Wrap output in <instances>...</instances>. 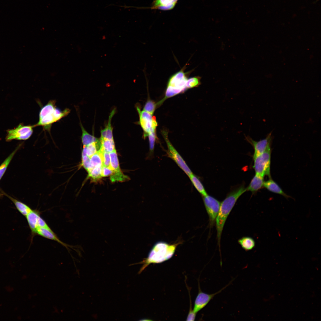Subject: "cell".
<instances>
[{"mask_svg": "<svg viewBox=\"0 0 321 321\" xmlns=\"http://www.w3.org/2000/svg\"><path fill=\"white\" fill-rule=\"evenodd\" d=\"M179 243L169 244L163 241L156 243L150 251L147 258L142 261L133 264H143L138 273H140L152 263L162 262L170 259L174 255Z\"/></svg>", "mask_w": 321, "mask_h": 321, "instance_id": "cell-1", "label": "cell"}, {"mask_svg": "<svg viewBox=\"0 0 321 321\" xmlns=\"http://www.w3.org/2000/svg\"><path fill=\"white\" fill-rule=\"evenodd\" d=\"M247 191L242 185L230 193L220 204L216 218V227L218 243L220 246L223 229L227 218L239 198Z\"/></svg>", "mask_w": 321, "mask_h": 321, "instance_id": "cell-2", "label": "cell"}, {"mask_svg": "<svg viewBox=\"0 0 321 321\" xmlns=\"http://www.w3.org/2000/svg\"><path fill=\"white\" fill-rule=\"evenodd\" d=\"M55 100H50L40 109L38 122L33 125L34 127L42 126L45 129L49 130L53 123L66 116L70 112V110L66 108L62 111L56 107Z\"/></svg>", "mask_w": 321, "mask_h": 321, "instance_id": "cell-3", "label": "cell"}, {"mask_svg": "<svg viewBox=\"0 0 321 321\" xmlns=\"http://www.w3.org/2000/svg\"><path fill=\"white\" fill-rule=\"evenodd\" d=\"M188 78L182 70L172 75L168 81L164 98L158 102L161 105L166 99L180 93H183L187 89L186 83Z\"/></svg>", "mask_w": 321, "mask_h": 321, "instance_id": "cell-4", "label": "cell"}, {"mask_svg": "<svg viewBox=\"0 0 321 321\" xmlns=\"http://www.w3.org/2000/svg\"><path fill=\"white\" fill-rule=\"evenodd\" d=\"M271 153V148H270L253 158V168L256 174L263 177L266 175L270 178Z\"/></svg>", "mask_w": 321, "mask_h": 321, "instance_id": "cell-5", "label": "cell"}, {"mask_svg": "<svg viewBox=\"0 0 321 321\" xmlns=\"http://www.w3.org/2000/svg\"><path fill=\"white\" fill-rule=\"evenodd\" d=\"M162 134L167 146L168 149L166 152L167 155L172 159L178 166L189 177L193 173L191 171L184 159L169 140L167 132L164 130L163 131Z\"/></svg>", "mask_w": 321, "mask_h": 321, "instance_id": "cell-6", "label": "cell"}, {"mask_svg": "<svg viewBox=\"0 0 321 321\" xmlns=\"http://www.w3.org/2000/svg\"><path fill=\"white\" fill-rule=\"evenodd\" d=\"M34 125H24L22 124H19L15 128L8 129L7 131L5 140L10 141L13 139L26 140L29 139L33 133Z\"/></svg>", "mask_w": 321, "mask_h": 321, "instance_id": "cell-7", "label": "cell"}, {"mask_svg": "<svg viewBox=\"0 0 321 321\" xmlns=\"http://www.w3.org/2000/svg\"><path fill=\"white\" fill-rule=\"evenodd\" d=\"M109 154L110 168L113 171V174L110 176V180L111 182H122L129 180V177L124 174L120 169L116 150L109 153Z\"/></svg>", "mask_w": 321, "mask_h": 321, "instance_id": "cell-8", "label": "cell"}, {"mask_svg": "<svg viewBox=\"0 0 321 321\" xmlns=\"http://www.w3.org/2000/svg\"><path fill=\"white\" fill-rule=\"evenodd\" d=\"M203 199L210 222L212 224L216 219L221 203L217 199L208 195L203 196Z\"/></svg>", "mask_w": 321, "mask_h": 321, "instance_id": "cell-9", "label": "cell"}, {"mask_svg": "<svg viewBox=\"0 0 321 321\" xmlns=\"http://www.w3.org/2000/svg\"><path fill=\"white\" fill-rule=\"evenodd\" d=\"M232 282V281L224 287L217 292L212 294H207L202 291L199 285V292L195 301L193 310V312L196 314L198 311L203 309L208 304L214 296L220 293L222 290L225 289L231 284Z\"/></svg>", "mask_w": 321, "mask_h": 321, "instance_id": "cell-10", "label": "cell"}, {"mask_svg": "<svg viewBox=\"0 0 321 321\" xmlns=\"http://www.w3.org/2000/svg\"><path fill=\"white\" fill-rule=\"evenodd\" d=\"M246 138L254 148L253 158L271 148L272 140V132L269 133L265 139L258 141H254L249 136L246 137Z\"/></svg>", "mask_w": 321, "mask_h": 321, "instance_id": "cell-11", "label": "cell"}, {"mask_svg": "<svg viewBox=\"0 0 321 321\" xmlns=\"http://www.w3.org/2000/svg\"><path fill=\"white\" fill-rule=\"evenodd\" d=\"M136 107L139 115V124L144 131L143 136L146 138L152 130L153 116L147 111L143 110L141 111L139 107Z\"/></svg>", "mask_w": 321, "mask_h": 321, "instance_id": "cell-12", "label": "cell"}, {"mask_svg": "<svg viewBox=\"0 0 321 321\" xmlns=\"http://www.w3.org/2000/svg\"><path fill=\"white\" fill-rule=\"evenodd\" d=\"M178 0H155L152 3L151 8L167 10L173 9Z\"/></svg>", "mask_w": 321, "mask_h": 321, "instance_id": "cell-13", "label": "cell"}, {"mask_svg": "<svg viewBox=\"0 0 321 321\" xmlns=\"http://www.w3.org/2000/svg\"><path fill=\"white\" fill-rule=\"evenodd\" d=\"M36 234L45 238L56 241L64 246L67 247V246L60 240L49 227L38 228L36 231Z\"/></svg>", "mask_w": 321, "mask_h": 321, "instance_id": "cell-14", "label": "cell"}, {"mask_svg": "<svg viewBox=\"0 0 321 321\" xmlns=\"http://www.w3.org/2000/svg\"><path fill=\"white\" fill-rule=\"evenodd\" d=\"M40 216L38 211L33 210L26 216L29 226L33 235L36 234V231L38 228V219Z\"/></svg>", "mask_w": 321, "mask_h": 321, "instance_id": "cell-15", "label": "cell"}, {"mask_svg": "<svg viewBox=\"0 0 321 321\" xmlns=\"http://www.w3.org/2000/svg\"><path fill=\"white\" fill-rule=\"evenodd\" d=\"M115 109H113L110 113L106 126L100 132V138L114 140L113 135V128L111 124L112 118L115 113Z\"/></svg>", "mask_w": 321, "mask_h": 321, "instance_id": "cell-16", "label": "cell"}, {"mask_svg": "<svg viewBox=\"0 0 321 321\" xmlns=\"http://www.w3.org/2000/svg\"><path fill=\"white\" fill-rule=\"evenodd\" d=\"M263 187L269 191L281 195L286 198L290 197L285 193L279 185L270 178L264 182Z\"/></svg>", "mask_w": 321, "mask_h": 321, "instance_id": "cell-17", "label": "cell"}, {"mask_svg": "<svg viewBox=\"0 0 321 321\" xmlns=\"http://www.w3.org/2000/svg\"><path fill=\"white\" fill-rule=\"evenodd\" d=\"M264 182L263 177L255 174L246 188L247 190L253 193L256 192L263 187Z\"/></svg>", "mask_w": 321, "mask_h": 321, "instance_id": "cell-18", "label": "cell"}, {"mask_svg": "<svg viewBox=\"0 0 321 321\" xmlns=\"http://www.w3.org/2000/svg\"><path fill=\"white\" fill-rule=\"evenodd\" d=\"M15 204L18 210L23 215L26 216L32 210L26 204L4 193Z\"/></svg>", "mask_w": 321, "mask_h": 321, "instance_id": "cell-19", "label": "cell"}, {"mask_svg": "<svg viewBox=\"0 0 321 321\" xmlns=\"http://www.w3.org/2000/svg\"><path fill=\"white\" fill-rule=\"evenodd\" d=\"M82 130L81 139L83 146H86L93 142H97L100 141V139H97L89 133L84 129L82 125L81 124Z\"/></svg>", "mask_w": 321, "mask_h": 321, "instance_id": "cell-20", "label": "cell"}, {"mask_svg": "<svg viewBox=\"0 0 321 321\" xmlns=\"http://www.w3.org/2000/svg\"><path fill=\"white\" fill-rule=\"evenodd\" d=\"M238 242L242 247L246 251L252 250L255 246L254 239L250 237H243L238 240Z\"/></svg>", "mask_w": 321, "mask_h": 321, "instance_id": "cell-21", "label": "cell"}, {"mask_svg": "<svg viewBox=\"0 0 321 321\" xmlns=\"http://www.w3.org/2000/svg\"><path fill=\"white\" fill-rule=\"evenodd\" d=\"M189 177L193 186L203 196L208 195L201 181L196 176L192 173Z\"/></svg>", "mask_w": 321, "mask_h": 321, "instance_id": "cell-22", "label": "cell"}, {"mask_svg": "<svg viewBox=\"0 0 321 321\" xmlns=\"http://www.w3.org/2000/svg\"><path fill=\"white\" fill-rule=\"evenodd\" d=\"M100 150L109 153L116 150L114 140L100 138Z\"/></svg>", "mask_w": 321, "mask_h": 321, "instance_id": "cell-23", "label": "cell"}, {"mask_svg": "<svg viewBox=\"0 0 321 321\" xmlns=\"http://www.w3.org/2000/svg\"><path fill=\"white\" fill-rule=\"evenodd\" d=\"M83 147L86 150V153L85 155H86L90 157L100 149V141L97 142L91 143L86 146H83Z\"/></svg>", "mask_w": 321, "mask_h": 321, "instance_id": "cell-24", "label": "cell"}, {"mask_svg": "<svg viewBox=\"0 0 321 321\" xmlns=\"http://www.w3.org/2000/svg\"><path fill=\"white\" fill-rule=\"evenodd\" d=\"M20 146L16 149L4 160L0 165V180L4 174L10 163L12 160L14 156L19 149Z\"/></svg>", "mask_w": 321, "mask_h": 321, "instance_id": "cell-25", "label": "cell"}, {"mask_svg": "<svg viewBox=\"0 0 321 321\" xmlns=\"http://www.w3.org/2000/svg\"><path fill=\"white\" fill-rule=\"evenodd\" d=\"M102 166L94 167L88 173V177L93 182L97 181L102 177Z\"/></svg>", "mask_w": 321, "mask_h": 321, "instance_id": "cell-26", "label": "cell"}, {"mask_svg": "<svg viewBox=\"0 0 321 321\" xmlns=\"http://www.w3.org/2000/svg\"><path fill=\"white\" fill-rule=\"evenodd\" d=\"M89 158L90 163L93 168L103 166L101 155L99 150Z\"/></svg>", "mask_w": 321, "mask_h": 321, "instance_id": "cell-27", "label": "cell"}, {"mask_svg": "<svg viewBox=\"0 0 321 321\" xmlns=\"http://www.w3.org/2000/svg\"><path fill=\"white\" fill-rule=\"evenodd\" d=\"M201 78L199 76H195L188 78L186 83L187 89L199 86L201 84Z\"/></svg>", "mask_w": 321, "mask_h": 321, "instance_id": "cell-28", "label": "cell"}, {"mask_svg": "<svg viewBox=\"0 0 321 321\" xmlns=\"http://www.w3.org/2000/svg\"><path fill=\"white\" fill-rule=\"evenodd\" d=\"M156 129H152L148 134L150 153L152 154L153 153L155 142L157 139L156 133Z\"/></svg>", "mask_w": 321, "mask_h": 321, "instance_id": "cell-29", "label": "cell"}, {"mask_svg": "<svg viewBox=\"0 0 321 321\" xmlns=\"http://www.w3.org/2000/svg\"><path fill=\"white\" fill-rule=\"evenodd\" d=\"M81 159V166H82L88 173L93 168L90 163V158L86 155L82 156Z\"/></svg>", "mask_w": 321, "mask_h": 321, "instance_id": "cell-30", "label": "cell"}, {"mask_svg": "<svg viewBox=\"0 0 321 321\" xmlns=\"http://www.w3.org/2000/svg\"><path fill=\"white\" fill-rule=\"evenodd\" d=\"M157 104L153 101L150 100L147 101L145 103L143 108V110L147 111L152 115L153 114Z\"/></svg>", "mask_w": 321, "mask_h": 321, "instance_id": "cell-31", "label": "cell"}, {"mask_svg": "<svg viewBox=\"0 0 321 321\" xmlns=\"http://www.w3.org/2000/svg\"><path fill=\"white\" fill-rule=\"evenodd\" d=\"M101 154L103 166L110 168V157L109 153L101 150H99Z\"/></svg>", "mask_w": 321, "mask_h": 321, "instance_id": "cell-32", "label": "cell"}, {"mask_svg": "<svg viewBox=\"0 0 321 321\" xmlns=\"http://www.w3.org/2000/svg\"><path fill=\"white\" fill-rule=\"evenodd\" d=\"M113 172V170L110 168L104 166H102V177L111 176Z\"/></svg>", "mask_w": 321, "mask_h": 321, "instance_id": "cell-33", "label": "cell"}, {"mask_svg": "<svg viewBox=\"0 0 321 321\" xmlns=\"http://www.w3.org/2000/svg\"><path fill=\"white\" fill-rule=\"evenodd\" d=\"M38 227H49L45 221L40 216L38 219Z\"/></svg>", "mask_w": 321, "mask_h": 321, "instance_id": "cell-34", "label": "cell"}, {"mask_svg": "<svg viewBox=\"0 0 321 321\" xmlns=\"http://www.w3.org/2000/svg\"><path fill=\"white\" fill-rule=\"evenodd\" d=\"M196 314L195 313L193 310L192 311H189L188 313L186 320L187 321H194L196 317Z\"/></svg>", "mask_w": 321, "mask_h": 321, "instance_id": "cell-35", "label": "cell"}, {"mask_svg": "<svg viewBox=\"0 0 321 321\" xmlns=\"http://www.w3.org/2000/svg\"><path fill=\"white\" fill-rule=\"evenodd\" d=\"M1 196V194H0V197Z\"/></svg>", "mask_w": 321, "mask_h": 321, "instance_id": "cell-36", "label": "cell"}]
</instances>
